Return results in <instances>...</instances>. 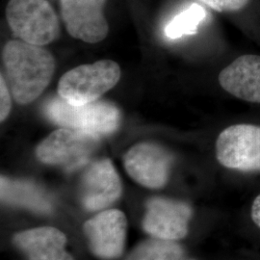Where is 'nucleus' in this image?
<instances>
[{
	"label": "nucleus",
	"mask_w": 260,
	"mask_h": 260,
	"mask_svg": "<svg viewBox=\"0 0 260 260\" xmlns=\"http://www.w3.org/2000/svg\"><path fill=\"white\" fill-rule=\"evenodd\" d=\"M3 63L10 92L22 105L44 92L55 70V61L47 50L23 41H11L4 47Z\"/></svg>",
	"instance_id": "nucleus-1"
},
{
	"label": "nucleus",
	"mask_w": 260,
	"mask_h": 260,
	"mask_svg": "<svg viewBox=\"0 0 260 260\" xmlns=\"http://www.w3.org/2000/svg\"><path fill=\"white\" fill-rule=\"evenodd\" d=\"M45 115L56 124L96 137L112 134L121 122V112L113 103L95 101L86 104H72L60 96L47 102Z\"/></svg>",
	"instance_id": "nucleus-2"
},
{
	"label": "nucleus",
	"mask_w": 260,
	"mask_h": 260,
	"mask_svg": "<svg viewBox=\"0 0 260 260\" xmlns=\"http://www.w3.org/2000/svg\"><path fill=\"white\" fill-rule=\"evenodd\" d=\"M120 77V66L111 60L79 66L61 77L58 95L72 104L93 103L118 83Z\"/></svg>",
	"instance_id": "nucleus-3"
},
{
	"label": "nucleus",
	"mask_w": 260,
	"mask_h": 260,
	"mask_svg": "<svg viewBox=\"0 0 260 260\" xmlns=\"http://www.w3.org/2000/svg\"><path fill=\"white\" fill-rule=\"evenodd\" d=\"M6 18L12 31L34 46L47 45L59 34L58 18L47 0H10Z\"/></svg>",
	"instance_id": "nucleus-4"
},
{
	"label": "nucleus",
	"mask_w": 260,
	"mask_h": 260,
	"mask_svg": "<svg viewBox=\"0 0 260 260\" xmlns=\"http://www.w3.org/2000/svg\"><path fill=\"white\" fill-rule=\"evenodd\" d=\"M100 137L79 130L60 128L43 140L36 149L40 161L73 171L87 164Z\"/></svg>",
	"instance_id": "nucleus-5"
},
{
	"label": "nucleus",
	"mask_w": 260,
	"mask_h": 260,
	"mask_svg": "<svg viewBox=\"0 0 260 260\" xmlns=\"http://www.w3.org/2000/svg\"><path fill=\"white\" fill-rule=\"evenodd\" d=\"M216 155L223 167L241 172H260V126L235 124L221 132Z\"/></svg>",
	"instance_id": "nucleus-6"
},
{
	"label": "nucleus",
	"mask_w": 260,
	"mask_h": 260,
	"mask_svg": "<svg viewBox=\"0 0 260 260\" xmlns=\"http://www.w3.org/2000/svg\"><path fill=\"white\" fill-rule=\"evenodd\" d=\"M173 158L167 150L153 143L133 146L123 158L127 174L141 185L157 189L167 182Z\"/></svg>",
	"instance_id": "nucleus-7"
},
{
	"label": "nucleus",
	"mask_w": 260,
	"mask_h": 260,
	"mask_svg": "<svg viewBox=\"0 0 260 260\" xmlns=\"http://www.w3.org/2000/svg\"><path fill=\"white\" fill-rule=\"evenodd\" d=\"M126 218L118 209L96 214L84 224V233L93 253L103 259L119 257L124 248Z\"/></svg>",
	"instance_id": "nucleus-8"
},
{
	"label": "nucleus",
	"mask_w": 260,
	"mask_h": 260,
	"mask_svg": "<svg viewBox=\"0 0 260 260\" xmlns=\"http://www.w3.org/2000/svg\"><path fill=\"white\" fill-rule=\"evenodd\" d=\"M192 216L190 206L184 203L154 198L149 201L144 218V229L151 236L176 241L188 233V223Z\"/></svg>",
	"instance_id": "nucleus-9"
},
{
	"label": "nucleus",
	"mask_w": 260,
	"mask_h": 260,
	"mask_svg": "<svg viewBox=\"0 0 260 260\" xmlns=\"http://www.w3.org/2000/svg\"><path fill=\"white\" fill-rule=\"evenodd\" d=\"M106 0H61V13L71 36L86 43H99L108 34L103 16Z\"/></svg>",
	"instance_id": "nucleus-10"
},
{
	"label": "nucleus",
	"mask_w": 260,
	"mask_h": 260,
	"mask_svg": "<svg viewBox=\"0 0 260 260\" xmlns=\"http://www.w3.org/2000/svg\"><path fill=\"white\" fill-rule=\"evenodd\" d=\"M121 193L120 177L109 159L92 163L81 179V200L90 211L101 210L116 202Z\"/></svg>",
	"instance_id": "nucleus-11"
},
{
	"label": "nucleus",
	"mask_w": 260,
	"mask_h": 260,
	"mask_svg": "<svg viewBox=\"0 0 260 260\" xmlns=\"http://www.w3.org/2000/svg\"><path fill=\"white\" fill-rule=\"evenodd\" d=\"M219 82L237 99L260 103V56L238 57L221 72Z\"/></svg>",
	"instance_id": "nucleus-12"
},
{
	"label": "nucleus",
	"mask_w": 260,
	"mask_h": 260,
	"mask_svg": "<svg viewBox=\"0 0 260 260\" xmlns=\"http://www.w3.org/2000/svg\"><path fill=\"white\" fill-rule=\"evenodd\" d=\"M14 242L29 260H74L66 250L65 234L55 228L44 226L18 233Z\"/></svg>",
	"instance_id": "nucleus-13"
},
{
	"label": "nucleus",
	"mask_w": 260,
	"mask_h": 260,
	"mask_svg": "<svg viewBox=\"0 0 260 260\" xmlns=\"http://www.w3.org/2000/svg\"><path fill=\"white\" fill-rule=\"evenodd\" d=\"M1 199L9 205L24 207L38 213H49L52 209L47 196L37 186L1 177Z\"/></svg>",
	"instance_id": "nucleus-14"
},
{
	"label": "nucleus",
	"mask_w": 260,
	"mask_h": 260,
	"mask_svg": "<svg viewBox=\"0 0 260 260\" xmlns=\"http://www.w3.org/2000/svg\"><path fill=\"white\" fill-rule=\"evenodd\" d=\"M206 18L205 8L197 3L180 12L172 19L165 28V35L171 40H177L183 36L194 35L199 25Z\"/></svg>",
	"instance_id": "nucleus-15"
},
{
	"label": "nucleus",
	"mask_w": 260,
	"mask_h": 260,
	"mask_svg": "<svg viewBox=\"0 0 260 260\" xmlns=\"http://www.w3.org/2000/svg\"><path fill=\"white\" fill-rule=\"evenodd\" d=\"M182 254L176 242L154 238L140 244L127 260H180Z\"/></svg>",
	"instance_id": "nucleus-16"
},
{
	"label": "nucleus",
	"mask_w": 260,
	"mask_h": 260,
	"mask_svg": "<svg viewBox=\"0 0 260 260\" xmlns=\"http://www.w3.org/2000/svg\"><path fill=\"white\" fill-rule=\"evenodd\" d=\"M218 12H234L244 8L249 0H200Z\"/></svg>",
	"instance_id": "nucleus-17"
},
{
	"label": "nucleus",
	"mask_w": 260,
	"mask_h": 260,
	"mask_svg": "<svg viewBox=\"0 0 260 260\" xmlns=\"http://www.w3.org/2000/svg\"><path fill=\"white\" fill-rule=\"evenodd\" d=\"M0 121H4L9 116L12 103H11V94L10 90L4 80L3 75L0 77Z\"/></svg>",
	"instance_id": "nucleus-18"
},
{
	"label": "nucleus",
	"mask_w": 260,
	"mask_h": 260,
	"mask_svg": "<svg viewBox=\"0 0 260 260\" xmlns=\"http://www.w3.org/2000/svg\"><path fill=\"white\" fill-rule=\"evenodd\" d=\"M251 218L253 223L260 228V195L256 197L251 205Z\"/></svg>",
	"instance_id": "nucleus-19"
}]
</instances>
